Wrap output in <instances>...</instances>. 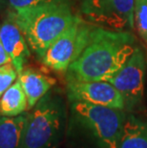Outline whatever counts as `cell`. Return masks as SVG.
I'll use <instances>...</instances> for the list:
<instances>
[{
	"label": "cell",
	"mask_w": 147,
	"mask_h": 148,
	"mask_svg": "<svg viewBox=\"0 0 147 148\" xmlns=\"http://www.w3.org/2000/svg\"><path fill=\"white\" fill-rule=\"evenodd\" d=\"M136 47V37L130 31L93 24L87 46L69 66L67 80L104 81L126 63Z\"/></svg>",
	"instance_id": "1"
},
{
	"label": "cell",
	"mask_w": 147,
	"mask_h": 148,
	"mask_svg": "<svg viewBox=\"0 0 147 148\" xmlns=\"http://www.w3.org/2000/svg\"><path fill=\"white\" fill-rule=\"evenodd\" d=\"M10 15L22 31L29 47L40 58L77 16L70 0H55L12 11Z\"/></svg>",
	"instance_id": "2"
},
{
	"label": "cell",
	"mask_w": 147,
	"mask_h": 148,
	"mask_svg": "<svg viewBox=\"0 0 147 148\" xmlns=\"http://www.w3.org/2000/svg\"><path fill=\"white\" fill-rule=\"evenodd\" d=\"M127 112L83 101L71 102V127L84 148H118Z\"/></svg>",
	"instance_id": "3"
},
{
	"label": "cell",
	"mask_w": 147,
	"mask_h": 148,
	"mask_svg": "<svg viewBox=\"0 0 147 148\" xmlns=\"http://www.w3.org/2000/svg\"><path fill=\"white\" fill-rule=\"evenodd\" d=\"M67 124L64 99L57 90H50L27 114L22 148H57Z\"/></svg>",
	"instance_id": "4"
},
{
	"label": "cell",
	"mask_w": 147,
	"mask_h": 148,
	"mask_svg": "<svg viewBox=\"0 0 147 148\" xmlns=\"http://www.w3.org/2000/svg\"><path fill=\"white\" fill-rule=\"evenodd\" d=\"M146 72L147 58L143 50L137 45L126 63L104 80L110 82L120 93L127 113H137L143 109Z\"/></svg>",
	"instance_id": "5"
},
{
	"label": "cell",
	"mask_w": 147,
	"mask_h": 148,
	"mask_svg": "<svg viewBox=\"0 0 147 148\" xmlns=\"http://www.w3.org/2000/svg\"><path fill=\"white\" fill-rule=\"evenodd\" d=\"M92 27L93 24L77 15L71 26L45 52L42 63L55 72H67L88 44Z\"/></svg>",
	"instance_id": "6"
},
{
	"label": "cell",
	"mask_w": 147,
	"mask_h": 148,
	"mask_svg": "<svg viewBox=\"0 0 147 148\" xmlns=\"http://www.w3.org/2000/svg\"><path fill=\"white\" fill-rule=\"evenodd\" d=\"M81 12L96 26L130 31L134 24V0H82Z\"/></svg>",
	"instance_id": "7"
},
{
	"label": "cell",
	"mask_w": 147,
	"mask_h": 148,
	"mask_svg": "<svg viewBox=\"0 0 147 148\" xmlns=\"http://www.w3.org/2000/svg\"><path fill=\"white\" fill-rule=\"evenodd\" d=\"M67 97L71 102L83 101L124 110L122 96L108 81L67 80Z\"/></svg>",
	"instance_id": "8"
},
{
	"label": "cell",
	"mask_w": 147,
	"mask_h": 148,
	"mask_svg": "<svg viewBox=\"0 0 147 148\" xmlns=\"http://www.w3.org/2000/svg\"><path fill=\"white\" fill-rule=\"evenodd\" d=\"M0 39L19 74L28 62L31 53L22 31L10 14L0 27Z\"/></svg>",
	"instance_id": "9"
},
{
	"label": "cell",
	"mask_w": 147,
	"mask_h": 148,
	"mask_svg": "<svg viewBox=\"0 0 147 148\" xmlns=\"http://www.w3.org/2000/svg\"><path fill=\"white\" fill-rule=\"evenodd\" d=\"M18 80L27 97L28 109H32L57 82L54 77L34 69H23L18 74Z\"/></svg>",
	"instance_id": "10"
},
{
	"label": "cell",
	"mask_w": 147,
	"mask_h": 148,
	"mask_svg": "<svg viewBox=\"0 0 147 148\" xmlns=\"http://www.w3.org/2000/svg\"><path fill=\"white\" fill-rule=\"evenodd\" d=\"M118 148H147V121L127 113Z\"/></svg>",
	"instance_id": "11"
},
{
	"label": "cell",
	"mask_w": 147,
	"mask_h": 148,
	"mask_svg": "<svg viewBox=\"0 0 147 148\" xmlns=\"http://www.w3.org/2000/svg\"><path fill=\"white\" fill-rule=\"evenodd\" d=\"M27 114L0 116V148H22Z\"/></svg>",
	"instance_id": "12"
},
{
	"label": "cell",
	"mask_w": 147,
	"mask_h": 148,
	"mask_svg": "<svg viewBox=\"0 0 147 148\" xmlns=\"http://www.w3.org/2000/svg\"><path fill=\"white\" fill-rule=\"evenodd\" d=\"M28 109L27 97L19 80L14 82L0 97V116H15Z\"/></svg>",
	"instance_id": "13"
},
{
	"label": "cell",
	"mask_w": 147,
	"mask_h": 148,
	"mask_svg": "<svg viewBox=\"0 0 147 148\" xmlns=\"http://www.w3.org/2000/svg\"><path fill=\"white\" fill-rule=\"evenodd\" d=\"M134 24L147 49V0H134Z\"/></svg>",
	"instance_id": "14"
},
{
	"label": "cell",
	"mask_w": 147,
	"mask_h": 148,
	"mask_svg": "<svg viewBox=\"0 0 147 148\" xmlns=\"http://www.w3.org/2000/svg\"><path fill=\"white\" fill-rule=\"evenodd\" d=\"M18 72L12 62L0 66V97L15 81Z\"/></svg>",
	"instance_id": "15"
},
{
	"label": "cell",
	"mask_w": 147,
	"mask_h": 148,
	"mask_svg": "<svg viewBox=\"0 0 147 148\" xmlns=\"http://www.w3.org/2000/svg\"><path fill=\"white\" fill-rule=\"evenodd\" d=\"M52 1H55V0H9V4H10L12 11H17Z\"/></svg>",
	"instance_id": "16"
},
{
	"label": "cell",
	"mask_w": 147,
	"mask_h": 148,
	"mask_svg": "<svg viewBox=\"0 0 147 148\" xmlns=\"http://www.w3.org/2000/svg\"><path fill=\"white\" fill-rule=\"evenodd\" d=\"M10 62H12L11 56H9V53L6 51L4 46H3L1 39H0V66L10 63Z\"/></svg>",
	"instance_id": "17"
}]
</instances>
